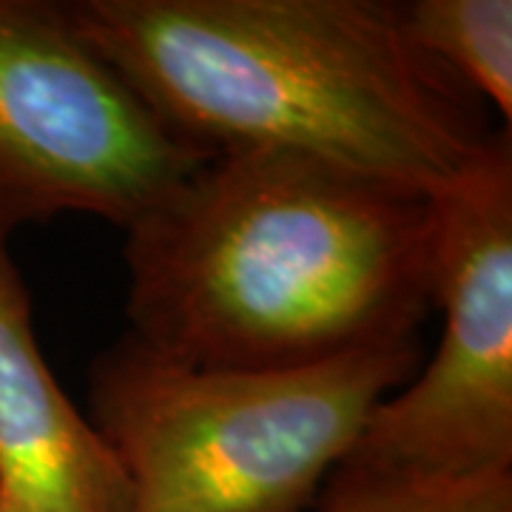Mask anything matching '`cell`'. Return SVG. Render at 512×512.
<instances>
[{
	"instance_id": "1",
	"label": "cell",
	"mask_w": 512,
	"mask_h": 512,
	"mask_svg": "<svg viewBox=\"0 0 512 512\" xmlns=\"http://www.w3.org/2000/svg\"><path fill=\"white\" fill-rule=\"evenodd\" d=\"M126 316L197 367L291 370L419 339L433 197L288 151L214 154L126 228Z\"/></svg>"
},
{
	"instance_id": "2",
	"label": "cell",
	"mask_w": 512,
	"mask_h": 512,
	"mask_svg": "<svg viewBox=\"0 0 512 512\" xmlns=\"http://www.w3.org/2000/svg\"><path fill=\"white\" fill-rule=\"evenodd\" d=\"M77 32L188 143L288 151L427 197L501 137L396 0H72Z\"/></svg>"
},
{
	"instance_id": "3",
	"label": "cell",
	"mask_w": 512,
	"mask_h": 512,
	"mask_svg": "<svg viewBox=\"0 0 512 512\" xmlns=\"http://www.w3.org/2000/svg\"><path fill=\"white\" fill-rule=\"evenodd\" d=\"M419 359L413 339L291 370H225L126 333L89 367L92 424L126 470L131 512H308Z\"/></svg>"
},
{
	"instance_id": "4",
	"label": "cell",
	"mask_w": 512,
	"mask_h": 512,
	"mask_svg": "<svg viewBox=\"0 0 512 512\" xmlns=\"http://www.w3.org/2000/svg\"><path fill=\"white\" fill-rule=\"evenodd\" d=\"M214 154L180 137L55 0H0V242L86 214L128 225Z\"/></svg>"
},
{
	"instance_id": "5",
	"label": "cell",
	"mask_w": 512,
	"mask_h": 512,
	"mask_svg": "<svg viewBox=\"0 0 512 512\" xmlns=\"http://www.w3.org/2000/svg\"><path fill=\"white\" fill-rule=\"evenodd\" d=\"M436 356L387 396L336 470L402 481L512 473V134L433 197Z\"/></svg>"
},
{
	"instance_id": "6",
	"label": "cell",
	"mask_w": 512,
	"mask_h": 512,
	"mask_svg": "<svg viewBox=\"0 0 512 512\" xmlns=\"http://www.w3.org/2000/svg\"><path fill=\"white\" fill-rule=\"evenodd\" d=\"M0 512H131V484L46 365L29 288L0 242Z\"/></svg>"
},
{
	"instance_id": "7",
	"label": "cell",
	"mask_w": 512,
	"mask_h": 512,
	"mask_svg": "<svg viewBox=\"0 0 512 512\" xmlns=\"http://www.w3.org/2000/svg\"><path fill=\"white\" fill-rule=\"evenodd\" d=\"M407 37L476 100L512 117L510 0H402Z\"/></svg>"
},
{
	"instance_id": "8",
	"label": "cell",
	"mask_w": 512,
	"mask_h": 512,
	"mask_svg": "<svg viewBox=\"0 0 512 512\" xmlns=\"http://www.w3.org/2000/svg\"><path fill=\"white\" fill-rule=\"evenodd\" d=\"M316 512H512V473L402 481L333 470Z\"/></svg>"
}]
</instances>
